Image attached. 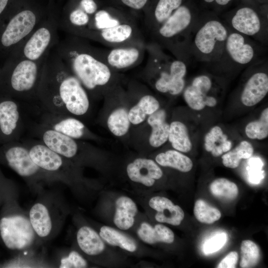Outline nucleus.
<instances>
[{
	"mask_svg": "<svg viewBox=\"0 0 268 268\" xmlns=\"http://www.w3.org/2000/svg\"><path fill=\"white\" fill-rule=\"evenodd\" d=\"M37 98L42 110L56 114L80 117L90 108L88 93L55 48L44 62Z\"/></svg>",
	"mask_w": 268,
	"mask_h": 268,
	"instance_id": "1",
	"label": "nucleus"
},
{
	"mask_svg": "<svg viewBox=\"0 0 268 268\" xmlns=\"http://www.w3.org/2000/svg\"><path fill=\"white\" fill-rule=\"evenodd\" d=\"M55 48L88 94L107 87L115 78V71L106 63L101 48L87 39L67 34Z\"/></svg>",
	"mask_w": 268,
	"mask_h": 268,
	"instance_id": "2",
	"label": "nucleus"
},
{
	"mask_svg": "<svg viewBox=\"0 0 268 268\" xmlns=\"http://www.w3.org/2000/svg\"><path fill=\"white\" fill-rule=\"evenodd\" d=\"M45 60L36 62L8 56L0 67V96L22 102L38 101L37 92Z\"/></svg>",
	"mask_w": 268,
	"mask_h": 268,
	"instance_id": "3",
	"label": "nucleus"
},
{
	"mask_svg": "<svg viewBox=\"0 0 268 268\" xmlns=\"http://www.w3.org/2000/svg\"><path fill=\"white\" fill-rule=\"evenodd\" d=\"M18 195L8 198L0 211V242L16 254L31 252L43 243L31 223L28 212L17 201Z\"/></svg>",
	"mask_w": 268,
	"mask_h": 268,
	"instance_id": "4",
	"label": "nucleus"
},
{
	"mask_svg": "<svg viewBox=\"0 0 268 268\" xmlns=\"http://www.w3.org/2000/svg\"><path fill=\"white\" fill-rule=\"evenodd\" d=\"M50 10L32 0H20L0 21V55L7 58L29 36Z\"/></svg>",
	"mask_w": 268,
	"mask_h": 268,
	"instance_id": "5",
	"label": "nucleus"
},
{
	"mask_svg": "<svg viewBox=\"0 0 268 268\" xmlns=\"http://www.w3.org/2000/svg\"><path fill=\"white\" fill-rule=\"evenodd\" d=\"M147 60L145 70L156 76L154 88L159 92L176 96L181 94L186 86L187 73L185 62L173 58L165 53L157 43L146 42Z\"/></svg>",
	"mask_w": 268,
	"mask_h": 268,
	"instance_id": "6",
	"label": "nucleus"
},
{
	"mask_svg": "<svg viewBox=\"0 0 268 268\" xmlns=\"http://www.w3.org/2000/svg\"><path fill=\"white\" fill-rule=\"evenodd\" d=\"M0 164L14 171L37 194L45 190V187L60 183L55 177L34 162L28 148L20 141L0 145Z\"/></svg>",
	"mask_w": 268,
	"mask_h": 268,
	"instance_id": "7",
	"label": "nucleus"
},
{
	"mask_svg": "<svg viewBox=\"0 0 268 268\" xmlns=\"http://www.w3.org/2000/svg\"><path fill=\"white\" fill-rule=\"evenodd\" d=\"M32 226L43 243L54 238L61 231L67 210L60 196L44 190L28 211Z\"/></svg>",
	"mask_w": 268,
	"mask_h": 268,
	"instance_id": "8",
	"label": "nucleus"
},
{
	"mask_svg": "<svg viewBox=\"0 0 268 268\" xmlns=\"http://www.w3.org/2000/svg\"><path fill=\"white\" fill-rule=\"evenodd\" d=\"M229 31L228 25L218 19L198 21L189 37L186 55L190 52L199 61L218 63Z\"/></svg>",
	"mask_w": 268,
	"mask_h": 268,
	"instance_id": "9",
	"label": "nucleus"
},
{
	"mask_svg": "<svg viewBox=\"0 0 268 268\" xmlns=\"http://www.w3.org/2000/svg\"><path fill=\"white\" fill-rule=\"evenodd\" d=\"M197 22L193 20L189 8L182 4L149 34L151 41L170 51L176 58L185 61L188 40Z\"/></svg>",
	"mask_w": 268,
	"mask_h": 268,
	"instance_id": "10",
	"label": "nucleus"
},
{
	"mask_svg": "<svg viewBox=\"0 0 268 268\" xmlns=\"http://www.w3.org/2000/svg\"><path fill=\"white\" fill-rule=\"evenodd\" d=\"M57 13L50 10L29 36L9 55L33 61L45 60L60 41Z\"/></svg>",
	"mask_w": 268,
	"mask_h": 268,
	"instance_id": "11",
	"label": "nucleus"
},
{
	"mask_svg": "<svg viewBox=\"0 0 268 268\" xmlns=\"http://www.w3.org/2000/svg\"><path fill=\"white\" fill-rule=\"evenodd\" d=\"M28 148L34 162L55 177L60 183L73 187L79 180L74 163L48 148L39 140H20Z\"/></svg>",
	"mask_w": 268,
	"mask_h": 268,
	"instance_id": "12",
	"label": "nucleus"
},
{
	"mask_svg": "<svg viewBox=\"0 0 268 268\" xmlns=\"http://www.w3.org/2000/svg\"><path fill=\"white\" fill-rule=\"evenodd\" d=\"M102 5L99 0H68L57 14L59 29L80 37L91 17Z\"/></svg>",
	"mask_w": 268,
	"mask_h": 268,
	"instance_id": "13",
	"label": "nucleus"
},
{
	"mask_svg": "<svg viewBox=\"0 0 268 268\" xmlns=\"http://www.w3.org/2000/svg\"><path fill=\"white\" fill-rule=\"evenodd\" d=\"M20 102L0 96V145L21 140L26 123Z\"/></svg>",
	"mask_w": 268,
	"mask_h": 268,
	"instance_id": "14",
	"label": "nucleus"
},
{
	"mask_svg": "<svg viewBox=\"0 0 268 268\" xmlns=\"http://www.w3.org/2000/svg\"><path fill=\"white\" fill-rule=\"evenodd\" d=\"M87 40L101 43L109 48L145 42L135 19L94 32Z\"/></svg>",
	"mask_w": 268,
	"mask_h": 268,
	"instance_id": "15",
	"label": "nucleus"
},
{
	"mask_svg": "<svg viewBox=\"0 0 268 268\" xmlns=\"http://www.w3.org/2000/svg\"><path fill=\"white\" fill-rule=\"evenodd\" d=\"M146 42L124 46L101 49L106 63L114 71L126 70L142 63Z\"/></svg>",
	"mask_w": 268,
	"mask_h": 268,
	"instance_id": "16",
	"label": "nucleus"
},
{
	"mask_svg": "<svg viewBox=\"0 0 268 268\" xmlns=\"http://www.w3.org/2000/svg\"><path fill=\"white\" fill-rule=\"evenodd\" d=\"M213 82L207 74L196 76L191 82L185 86L183 97L187 105L192 110L201 111L205 107H214L217 100L213 95Z\"/></svg>",
	"mask_w": 268,
	"mask_h": 268,
	"instance_id": "17",
	"label": "nucleus"
},
{
	"mask_svg": "<svg viewBox=\"0 0 268 268\" xmlns=\"http://www.w3.org/2000/svg\"><path fill=\"white\" fill-rule=\"evenodd\" d=\"M231 30V29H230ZM224 45L223 54L218 61L224 59L236 66H246L254 62L257 56L254 44L249 37L230 30Z\"/></svg>",
	"mask_w": 268,
	"mask_h": 268,
	"instance_id": "18",
	"label": "nucleus"
},
{
	"mask_svg": "<svg viewBox=\"0 0 268 268\" xmlns=\"http://www.w3.org/2000/svg\"><path fill=\"white\" fill-rule=\"evenodd\" d=\"M39 123L57 132L75 139L83 138L88 134L84 124L75 117L71 116L54 114L42 110Z\"/></svg>",
	"mask_w": 268,
	"mask_h": 268,
	"instance_id": "19",
	"label": "nucleus"
},
{
	"mask_svg": "<svg viewBox=\"0 0 268 268\" xmlns=\"http://www.w3.org/2000/svg\"><path fill=\"white\" fill-rule=\"evenodd\" d=\"M135 19L133 14L110 5H102L91 17L81 38L88 39L93 32L109 28Z\"/></svg>",
	"mask_w": 268,
	"mask_h": 268,
	"instance_id": "20",
	"label": "nucleus"
},
{
	"mask_svg": "<svg viewBox=\"0 0 268 268\" xmlns=\"http://www.w3.org/2000/svg\"><path fill=\"white\" fill-rule=\"evenodd\" d=\"M182 2L183 0H149L143 11L144 25L149 34L164 23Z\"/></svg>",
	"mask_w": 268,
	"mask_h": 268,
	"instance_id": "21",
	"label": "nucleus"
},
{
	"mask_svg": "<svg viewBox=\"0 0 268 268\" xmlns=\"http://www.w3.org/2000/svg\"><path fill=\"white\" fill-rule=\"evenodd\" d=\"M229 24L231 30L256 39L259 38L266 27L265 22L261 20L253 9L249 7H243L237 10Z\"/></svg>",
	"mask_w": 268,
	"mask_h": 268,
	"instance_id": "22",
	"label": "nucleus"
},
{
	"mask_svg": "<svg viewBox=\"0 0 268 268\" xmlns=\"http://www.w3.org/2000/svg\"><path fill=\"white\" fill-rule=\"evenodd\" d=\"M126 171L131 181L148 187L163 176L162 170L155 161L144 158H138L130 163Z\"/></svg>",
	"mask_w": 268,
	"mask_h": 268,
	"instance_id": "23",
	"label": "nucleus"
},
{
	"mask_svg": "<svg viewBox=\"0 0 268 268\" xmlns=\"http://www.w3.org/2000/svg\"><path fill=\"white\" fill-rule=\"evenodd\" d=\"M268 92V75L260 71L253 73L244 84L240 95L242 104L247 107L256 105Z\"/></svg>",
	"mask_w": 268,
	"mask_h": 268,
	"instance_id": "24",
	"label": "nucleus"
},
{
	"mask_svg": "<svg viewBox=\"0 0 268 268\" xmlns=\"http://www.w3.org/2000/svg\"><path fill=\"white\" fill-rule=\"evenodd\" d=\"M148 204L156 211L155 220L160 223H165L173 226L179 225L185 216L182 208L175 205L169 199L161 196L151 198Z\"/></svg>",
	"mask_w": 268,
	"mask_h": 268,
	"instance_id": "25",
	"label": "nucleus"
},
{
	"mask_svg": "<svg viewBox=\"0 0 268 268\" xmlns=\"http://www.w3.org/2000/svg\"><path fill=\"white\" fill-rule=\"evenodd\" d=\"M76 241L80 251L90 258L98 256L105 249V242L99 233L87 225H81L77 229Z\"/></svg>",
	"mask_w": 268,
	"mask_h": 268,
	"instance_id": "26",
	"label": "nucleus"
},
{
	"mask_svg": "<svg viewBox=\"0 0 268 268\" xmlns=\"http://www.w3.org/2000/svg\"><path fill=\"white\" fill-rule=\"evenodd\" d=\"M113 222L120 230H127L134 224L138 209L136 203L130 198L122 196L115 201Z\"/></svg>",
	"mask_w": 268,
	"mask_h": 268,
	"instance_id": "27",
	"label": "nucleus"
},
{
	"mask_svg": "<svg viewBox=\"0 0 268 268\" xmlns=\"http://www.w3.org/2000/svg\"><path fill=\"white\" fill-rule=\"evenodd\" d=\"M147 123L151 128L149 143L153 147H159L168 138L170 125L166 121V113L163 109H158L149 115Z\"/></svg>",
	"mask_w": 268,
	"mask_h": 268,
	"instance_id": "28",
	"label": "nucleus"
},
{
	"mask_svg": "<svg viewBox=\"0 0 268 268\" xmlns=\"http://www.w3.org/2000/svg\"><path fill=\"white\" fill-rule=\"evenodd\" d=\"M137 235L141 241L150 245L158 242L171 244L175 238L173 232L168 227L161 224L153 226L146 222L140 224Z\"/></svg>",
	"mask_w": 268,
	"mask_h": 268,
	"instance_id": "29",
	"label": "nucleus"
},
{
	"mask_svg": "<svg viewBox=\"0 0 268 268\" xmlns=\"http://www.w3.org/2000/svg\"><path fill=\"white\" fill-rule=\"evenodd\" d=\"M204 147L207 152L217 157L230 150L232 143L220 126H214L204 136Z\"/></svg>",
	"mask_w": 268,
	"mask_h": 268,
	"instance_id": "30",
	"label": "nucleus"
},
{
	"mask_svg": "<svg viewBox=\"0 0 268 268\" xmlns=\"http://www.w3.org/2000/svg\"><path fill=\"white\" fill-rule=\"evenodd\" d=\"M160 104L153 95L145 94L128 112L131 123L138 125L142 123L147 116H149L159 109Z\"/></svg>",
	"mask_w": 268,
	"mask_h": 268,
	"instance_id": "31",
	"label": "nucleus"
},
{
	"mask_svg": "<svg viewBox=\"0 0 268 268\" xmlns=\"http://www.w3.org/2000/svg\"><path fill=\"white\" fill-rule=\"evenodd\" d=\"M155 160L161 166L172 168L184 173L191 171L193 166V163L189 157L175 149L159 153Z\"/></svg>",
	"mask_w": 268,
	"mask_h": 268,
	"instance_id": "32",
	"label": "nucleus"
},
{
	"mask_svg": "<svg viewBox=\"0 0 268 268\" xmlns=\"http://www.w3.org/2000/svg\"><path fill=\"white\" fill-rule=\"evenodd\" d=\"M168 140L174 149L181 152H189L192 148L188 128L181 121H175L170 124Z\"/></svg>",
	"mask_w": 268,
	"mask_h": 268,
	"instance_id": "33",
	"label": "nucleus"
},
{
	"mask_svg": "<svg viewBox=\"0 0 268 268\" xmlns=\"http://www.w3.org/2000/svg\"><path fill=\"white\" fill-rule=\"evenodd\" d=\"M98 233L105 242L111 246L131 253L137 249V245L132 238L112 227L103 226Z\"/></svg>",
	"mask_w": 268,
	"mask_h": 268,
	"instance_id": "34",
	"label": "nucleus"
},
{
	"mask_svg": "<svg viewBox=\"0 0 268 268\" xmlns=\"http://www.w3.org/2000/svg\"><path fill=\"white\" fill-rule=\"evenodd\" d=\"M254 150L251 143L247 140H242L233 149L222 154V164L227 168H236L238 167L242 159H248L252 156Z\"/></svg>",
	"mask_w": 268,
	"mask_h": 268,
	"instance_id": "35",
	"label": "nucleus"
},
{
	"mask_svg": "<svg viewBox=\"0 0 268 268\" xmlns=\"http://www.w3.org/2000/svg\"><path fill=\"white\" fill-rule=\"evenodd\" d=\"M107 126L110 131L116 136H122L128 132L130 121L128 111L124 108L113 111L107 119Z\"/></svg>",
	"mask_w": 268,
	"mask_h": 268,
	"instance_id": "36",
	"label": "nucleus"
},
{
	"mask_svg": "<svg viewBox=\"0 0 268 268\" xmlns=\"http://www.w3.org/2000/svg\"><path fill=\"white\" fill-rule=\"evenodd\" d=\"M48 266L43 258L36 256L35 251L25 252L15 255L13 257L0 262V268L43 267Z\"/></svg>",
	"mask_w": 268,
	"mask_h": 268,
	"instance_id": "37",
	"label": "nucleus"
},
{
	"mask_svg": "<svg viewBox=\"0 0 268 268\" xmlns=\"http://www.w3.org/2000/svg\"><path fill=\"white\" fill-rule=\"evenodd\" d=\"M209 189L213 196L227 201L234 200L239 193L236 184L224 178H218L212 181Z\"/></svg>",
	"mask_w": 268,
	"mask_h": 268,
	"instance_id": "38",
	"label": "nucleus"
},
{
	"mask_svg": "<svg viewBox=\"0 0 268 268\" xmlns=\"http://www.w3.org/2000/svg\"><path fill=\"white\" fill-rule=\"evenodd\" d=\"M246 136L251 139L263 140L268 136V108L261 112L259 118L248 123L245 128Z\"/></svg>",
	"mask_w": 268,
	"mask_h": 268,
	"instance_id": "39",
	"label": "nucleus"
},
{
	"mask_svg": "<svg viewBox=\"0 0 268 268\" xmlns=\"http://www.w3.org/2000/svg\"><path fill=\"white\" fill-rule=\"evenodd\" d=\"M194 213L199 221L207 224L218 220L221 216L219 209L201 199L198 200L195 203Z\"/></svg>",
	"mask_w": 268,
	"mask_h": 268,
	"instance_id": "40",
	"label": "nucleus"
},
{
	"mask_svg": "<svg viewBox=\"0 0 268 268\" xmlns=\"http://www.w3.org/2000/svg\"><path fill=\"white\" fill-rule=\"evenodd\" d=\"M260 250L252 241L244 240L241 244V261L240 266L242 268H252L258 263Z\"/></svg>",
	"mask_w": 268,
	"mask_h": 268,
	"instance_id": "41",
	"label": "nucleus"
},
{
	"mask_svg": "<svg viewBox=\"0 0 268 268\" xmlns=\"http://www.w3.org/2000/svg\"><path fill=\"white\" fill-rule=\"evenodd\" d=\"M57 265L60 268H84L87 267L88 263L78 251L71 250L60 257Z\"/></svg>",
	"mask_w": 268,
	"mask_h": 268,
	"instance_id": "42",
	"label": "nucleus"
},
{
	"mask_svg": "<svg viewBox=\"0 0 268 268\" xmlns=\"http://www.w3.org/2000/svg\"><path fill=\"white\" fill-rule=\"evenodd\" d=\"M108 5L129 12L143 11L149 0H107ZM130 13V12H129Z\"/></svg>",
	"mask_w": 268,
	"mask_h": 268,
	"instance_id": "43",
	"label": "nucleus"
},
{
	"mask_svg": "<svg viewBox=\"0 0 268 268\" xmlns=\"http://www.w3.org/2000/svg\"><path fill=\"white\" fill-rule=\"evenodd\" d=\"M16 195L17 187L12 180L4 176L0 167V206L8 198Z\"/></svg>",
	"mask_w": 268,
	"mask_h": 268,
	"instance_id": "44",
	"label": "nucleus"
},
{
	"mask_svg": "<svg viewBox=\"0 0 268 268\" xmlns=\"http://www.w3.org/2000/svg\"><path fill=\"white\" fill-rule=\"evenodd\" d=\"M227 239V236L225 233L216 234L204 243L202 247L203 252L207 255L218 251L225 244Z\"/></svg>",
	"mask_w": 268,
	"mask_h": 268,
	"instance_id": "45",
	"label": "nucleus"
},
{
	"mask_svg": "<svg viewBox=\"0 0 268 268\" xmlns=\"http://www.w3.org/2000/svg\"><path fill=\"white\" fill-rule=\"evenodd\" d=\"M238 259V253L232 251L228 253L219 263L218 268H234Z\"/></svg>",
	"mask_w": 268,
	"mask_h": 268,
	"instance_id": "46",
	"label": "nucleus"
},
{
	"mask_svg": "<svg viewBox=\"0 0 268 268\" xmlns=\"http://www.w3.org/2000/svg\"><path fill=\"white\" fill-rule=\"evenodd\" d=\"M20 0H0V21L12 9Z\"/></svg>",
	"mask_w": 268,
	"mask_h": 268,
	"instance_id": "47",
	"label": "nucleus"
},
{
	"mask_svg": "<svg viewBox=\"0 0 268 268\" xmlns=\"http://www.w3.org/2000/svg\"><path fill=\"white\" fill-rule=\"evenodd\" d=\"M207 3H211L215 1L216 3L220 5H225L227 4L232 0H203Z\"/></svg>",
	"mask_w": 268,
	"mask_h": 268,
	"instance_id": "48",
	"label": "nucleus"
},
{
	"mask_svg": "<svg viewBox=\"0 0 268 268\" xmlns=\"http://www.w3.org/2000/svg\"></svg>",
	"mask_w": 268,
	"mask_h": 268,
	"instance_id": "49",
	"label": "nucleus"
}]
</instances>
